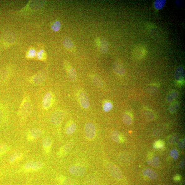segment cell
Segmentation results:
<instances>
[{
    "mask_svg": "<svg viewBox=\"0 0 185 185\" xmlns=\"http://www.w3.org/2000/svg\"><path fill=\"white\" fill-rule=\"evenodd\" d=\"M181 176L179 175H176L174 177V179L176 181H179L181 179Z\"/></svg>",
    "mask_w": 185,
    "mask_h": 185,
    "instance_id": "f35d334b",
    "label": "cell"
},
{
    "mask_svg": "<svg viewBox=\"0 0 185 185\" xmlns=\"http://www.w3.org/2000/svg\"><path fill=\"white\" fill-rule=\"evenodd\" d=\"M63 43L64 47L71 53H74L76 51L75 47L73 41L69 37L65 38L63 40Z\"/></svg>",
    "mask_w": 185,
    "mask_h": 185,
    "instance_id": "5bb4252c",
    "label": "cell"
},
{
    "mask_svg": "<svg viewBox=\"0 0 185 185\" xmlns=\"http://www.w3.org/2000/svg\"><path fill=\"white\" fill-rule=\"evenodd\" d=\"M170 155L174 159H176L178 158L179 154L176 149H173L170 152Z\"/></svg>",
    "mask_w": 185,
    "mask_h": 185,
    "instance_id": "8d00e7d4",
    "label": "cell"
},
{
    "mask_svg": "<svg viewBox=\"0 0 185 185\" xmlns=\"http://www.w3.org/2000/svg\"><path fill=\"white\" fill-rule=\"evenodd\" d=\"M164 145V142L162 140H159L154 144V148L160 149L163 148Z\"/></svg>",
    "mask_w": 185,
    "mask_h": 185,
    "instance_id": "e575fe53",
    "label": "cell"
},
{
    "mask_svg": "<svg viewBox=\"0 0 185 185\" xmlns=\"http://www.w3.org/2000/svg\"><path fill=\"white\" fill-rule=\"evenodd\" d=\"M149 165L153 167H157L159 165L160 162L159 157L157 156H154L147 161Z\"/></svg>",
    "mask_w": 185,
    "mask_h": 185,
    "instance_id": "cb8c5ba5",
    "label": "cell"
},
{
    "mask_svg": "<svg viewBox=\"0 0 185 185\" xmlns=\"http://www.w3.org/2000/svg\"><path fill=\"white\" fill-rule=\"evenodd\" d=\"M23 155L22 153H13L9 157V162L10 164H12L18 163L23 159Z\"/></svg>",
    "mask_w": 185,
    "mask_h": 185,
    "instance_id": "e0dca14e",
    "label": "cell"
},
{
    "mask_svg": "<svg viewBox=\"0 0 185 185\" xmlns=\"http://www.w3.org/2000/svg\"><path fill=\"white\" fill-rule=\"evenodd\" d=\"M73 145L74 142L72 140L67 142L58 150L57 155L59 157H62L66 155L73 148Z\"/></svg>",
    "mask_w": 185,
    "mask_h": 185,
    "instance_id": "30bf717a",
    "label": "cell"
},
{
    "mask_svg": "<svg viewBox=\"0 0 185 185\" xmlns=\"http://www.w3.org/2000/svg\"><path fill=\"white\" fill-rule=\"evenodd\" d=\"M179 107V104L177 102H173L169 106V111L171 113L175 112Z\"/></svg>",
    "mask_w": 185,
    "mask_h": 185,
    "instance_id": "836d02e7",
    "label": "cell"
},
{
    "mask_svg": "<svg viewBox=\"0 0 185 185\" xmlns=\"http://www.w3.org/2000/svg\"><path fill=\"white\" fill-rule=\"evenodd\" d=\"M36 51L35 49L33 48H30L27 52L26 57L28 59H32L36 56Z\"/></svg>",
    "mask_w": 185,
    "mask_h": 185,
    "instance_id": "f1b7e54d",
    "label": "cell"
},
{
    "mask_svg": "<svg viewBox=\"0 0 185 185\" xmlns=\"http://www.w3.org/2000/svg\"><path fill=\"white\" fill-rule=\"evenodd\" d=\"M113 71L120 76H123L125 74L126 71L124 67L119 62H115L112 66Z\"/></svg>",
    "mask_w": 185,
    "mask_h": 185,
    "instance_id": "9a60e30c",
    "label": "cell"
},
{
    "mask_svg": "<svg viewBox=\"0 0 185 185\" xmlns=\"http://www.w3.org/2000/svg\"><path fill=\"white\" fill-rule=\"evenodd\" d=\"M91 78L93 83L97 86L99 88H102L104 87V82L100 77L97 75L92 74L91 75Z\"/></svg>",
    "mask_w": 185,
    "mask_h": 185,
    "instance_id": "44dd1931",
    "label": "cell"
},
{
    "mask_svg": "<svg viewBox=\"0 0 185 185\" xmlns=\"http://www.w3.org/2000/svg\"><path fill=\"white\" fill-rule=\"evenodd\" d=\"M144 116L149 119H153L155 117L154 112L149 109H145L143 111Z\"/></svg>",
    "mask_w": 185,
    "mask_h": 185,
    "instance_id": "4dcf8cb0",
    "label": "cell"
},
{
    "mask_svg": "<svg viewBox=\"0 0 185 185\" xmlns=\"http://www.w3.org/2000/svg\"><path fill=\"white\" fill-rule=\"evenodd\" d=\"M122 120L125 124L130 125L131 124L133 121V118L132 115L129 113H126L123 114L122 117Z\"/></svg>",
    "mask_w": 185,
    "mask_h": 185,
    "instance_id": "d4e9b609",
    "label": "cell"
},
{
    "mask_svg": "<svg viewBox=\"0 0 185 185\" xmlns=\"http://www.w3.org/2000/svg\"><path fill=\"white\" fill-rule=\"evenodd\" d=\"M111 136V139L116 142L123 143L124 142V137L121 133L117 131H112Z\"/></svg>",
    "mask_w": 185,
    "mask_h": 185,
    "instance_id": "ac0fdd59",
    "label": "cell"
},
{
    "mask_svg": "<svg viewBox=\"0 0 185 185\" xmlns=\"http://www.w3.org/2000/svg\"><path fill=\"white\" fill-rule=\"evenodd\" d=\"M113 105L111 102L109 101H106L103 105V108L105 112H108L110 111L112 108Z\"/></svg>",
    "mask_w": 185,
    "mask_h": 185,
    "instance_id": "d6a6232c",
    "label": "cell"
},
{
    "mask_svg": "<svg viewBox=\"0 0 185 185\" xmlns=\"http://www.w3.org/2000/svg\"><path fill=\"white\" fill-rule=\"evenodd\" d=\"M61 24L59 21H56L51 26V28L54 32H58L60 30Z\"/></svg>",
    "mask_w": 185,
    "mask_h": 185,
    "instance_id": "f546056e",
    "label": "cell"
},
{
    "mask_svg": "<svg viewBox=\"0 0 185 185\" xmlns=\"http://www.w3.org/2000/svg\"><path fill=\"white\" fill-rule=\"evenodd\" d=\"M179 139V136L177 134L173 135L171 136L169 139V142L171 144L176 143Z\"/></svg>",
    "mask_w": 185,
    "mask_h": 185,
    "instance_id": "d590c367",
    "label": "cell"
},
{
    "mask_svg": "<svg viewBox=\"0 0 185 185\" xmlns=\"http://www.w3.org/2000/svg\"><path fill=\"white\" fill-rule=\"evenodd\" d=\"M99 49L102 53H106L109 50V45L108 40L103 37H99L96 40Z\"/></svg>",
    "mask_w": 185,
    "mask_h": 185,
    "instance_id": "9c48e42d",
    "label": "cell"
},
{
    "mask_svg": "<svg viewBox=\"0 0 185 185\" xmlns=\"http://www.w3.org/2000/svg\"><path fill=\"white\" fill-rule=\"evenodd\" d=\"M45 77L43 74H37L32 78V83L34 84H40L42 83L44 81Z\"/></svg>",
    "mask_w": 185,
    "mask_h": 185,
    "instance_id": "7402d4cb",
    "label": "cell"
},
{
    "mask_svg": "<svg viewBox=\"0 0 185 185\" xmlns=\"http://www.w3.org/2000/svg\"><path fill=\"white\" fill-rule=\"evenodd\" d=\"M106 166L108 172L113 177L118 180L122 179V174L121 171L114 164L109 163Z\"/></svg>",
    "mask_w": 185,
    "mask_h": 185,
    "instance_id": "5b68a950",
    "label": "cell"
},
{
    "mask_svg": "<svg viewBox=\"0 0 185 185\" xmlns=\"http://www.w3.org/2000/svg\"><path fill=\"white\" fill-rule=\"evenodd\" d=\"M144 175L148 177L151 180H154L157 177V173L151 169L147 168L143 171Z\"/></svg>",
    "mask_w": 185,
    "mask_h": 185,
    "instance_id": "603a6c76",
    "label": "cell"
},
{
    "mask_svg": "<svg viewBox=\"0 0 185 185\" xmlns=\"http://www.w3.org/2000/svg\"><path fill=\"white\" fill-rule=\"evenodd\" d=\"M64 66L69 80L71 81H75L76 80L77 77L76 70L71 65L66 62H65Z\"/></svg>",
    "mask_w": 185,
    "mask_h": 185,
    "instance_id": "8fae6325",
    "label": "cell"
},
{
    "mask_svg": "<svg viewBox=\"0 0 185 185\" xmlns=\"http://www.w3.org/2000/svg\"><path fill=\"white\" fill-rule=\"evenodd\" d=\"M42 130L37 128H32L29 130L27 132L26 139L29 141L39 139L43 135Z\"/></svg>",
    "mask_w": 185,
    "mask_h": 185,
    "instance_id": "8992f818",
    "label": "cell"
},
{
    "mask_svg": "<svg viewBox=\"0 0 185 185\" xmlns=\"http://www.w3.org/2000/svg\"><path fill=\"white\" fill-rule=\"evenodd\" d=\"M69 170V172L74 175L80 176L83 175L86 171L85 167L81 165H73L70 166Z\"/></svg>",
    "mask_w": 185,
    "mask_h": 185,
    "instance_id": "7c38bea8",
    "label": "cell"
},
{
    "mask_svg": "<svg viewBox=\"0 0 185 185\" xmlns=\"http://www.w3.org/2000/svg\"><path fill=\"white\" fill-rule=\"evenodd\" d=\"M9 150V147L5 144H0V158L5 155Z\"/></svg>",
    "mask_w": 185,
    "mask_h": 185,
    "instance_id": "83f0119b",
    "label": "cell"
},
{
    "mask_svg": "<svg viewBox=\"0 0 185 185\" xmlns=\"http://www.w3.org/2000/svg\"><path fill=\"white\" fill-rule=\"evenodd\" d=\"M166 1H156L154 2V7L157 10L162 9L166 3Z\"/></svg>",
    "mask_w": 185,
    "mask_h": 185,
    "instance_id": "1f68e13d",
    "label": "cell"
},
{
    "mask_svg": "<svg viewBox=\"0 0 185 185\" xmlns=\"http://www.w3.org/2000/svg\"><path fill=\"white\" fill-rule=\"evenodd\" d=\"M53 140L50 137L46 136L43 138L42 145L44 151L46 154H49L52 147Z\"/></svg>",
    "mask_w": 185,
    "mask_h": 185,
    "instance_id": "4fadbf2b",
    "label": "cell"
},
{
    "mask_svg": "<svg viewBox=\"0 0 185 185\" xmlns=\"http://www.w3.org/2000/svg\"><path fill=\"white\" fill-rule=\"evenodd\" d=\"M178 94V92L176 91L170 92L167 96V101L169 102H173L177 97Z\"/></svg>",
    "mask_w": 185,
    "mask_h": 185,
    "instance_id": "4316f807",
    "label": "cell"
},
{
    "mask_svg": "<svg viewBox=\"0 0 185 185\" xmlns=\"http://www.w3.org/2000/svg\"><path fill=\"white\" fill-rule=\"evenodd\" d=\"M36 56L38 59L41 61H45L46 59L45 51L43 49L37 51Z\"/></svg>",
    "mask_w": 185,
    "mask_h": 185,
    "instance_id": "484cf974",
    "label": "cell"
},
{
    "mask_svg": "<svg viewBox=\"0 0 185 185\" xmlns=\"http://www.w3.org/2000/svg\"><path fill=\"white\" fill-rule=\"evenodd\" d=\"M44 166V163L41 161H31L24 164L20 170L24 173L32 172L42 169Z\"/></svg>",
    "mask_w": 185,
    "mask_h": 185,
    "instance_id": "6da1fadb",
    "label": "cell"
},
{
    "mask_svg": "<svg viewBox=\"0 0 185 185\" xmlns=\"http://www.w3.org/2000/svg\"><path fill=\"white\" fill-rule=\"evenodd\" d=\"M32 105L30 99L26 97L22 102L20 110V114L22 118H26L30 114L31 111Z\"/></svg>",
    "mask_w": 185,
    "mask_h": 185,
    "instance_id": "7a4b0ae2",
    "label": "cell"
},
{
    "mask_svg": "<svg viewBox=\"0 0 185 185\" xmlns=\"http://www.w3.org/2000/svg\"><path fill=\"white\" fill-rule=\"evenodd\" d=\"M2 116V110L1 106H0V120H1Z\"/></svg>",
    "mask_w": 185,
    "mask_h": 185,
    "instance_id": "ab89813d",
    "label": "cell"
},
{
    "mask_svg": "<svg viewBox=\"0 0 185 185\" xmlns=\"http://www.w3.org/2000/svg\"><path fill=\"white\" fill-rule=\"evenodd\" d=\"M85 135L89 140H93L96 135V130L93 123L88 122L85 125L84 128Z\"/></svg>",
    "mask_w": 185,
    "mask_h": 185,
    "instance_id": "52a82bcc",
    "label": "cell"
},
{
    "mask_svg": "<svg viewBox=\"0 0 185 185\" xmlns=\"http://www.w3.org/2000/svg\"><path fill=\"white\" fill-rule=\"evenodd\" d=\"M1 173H0V177H1Z\"/></svg>",
    "mask_w": 185,
    "mask_h": 185,
    "instance_id": "b9f144b4",
    "label": "cell"
},
{
    "mask_svg": "<svg viewBox=\"0 0 185 185\" xmlns=\"http://www.w3.org/2000/svg\"><path fill=\"white\" fill-rule=\"evenodd\" d=\"M77 97L81 107L85 109L88 108L90 106V102L86 93L83 91H79Z\"/></svg>",
    "mask_w": 185,
    "mask_h": 185,
    "instance_id": "ba28073f",
    "label": "cell"
},
{
    "mask_svg": "<svg viewBox=\"0 0 185 185\" xmlns=\"http://www.w3.org/2000/svg\"><path fill=\"white\" fill-rule=\"evenodd\" d=\"M184 70L183 68L181 67H178L175 74V78L178 82H181L183 81L185 74Z\"/></svg>",
    "mask_w": 185,
    "mask_h": 185,
    "instance_id": "d6986e66",
    "label": "cell"
},
{
    "mask_svg": "<svg viewBox=\"0 0 185 185\" xmlns=\"http://www.w3.org/2000/svg\"><path fill=\"white\" fill-rule=\"evenodd\" d=\"M178 145L181 148H184L185 146V140H181L178 144Z\"/></svg>",
    "mask_w": 185,
    "mask_h": 185,
    "instance_id": "74e56055",
    "label": "cell"
},
{
    "mask_svg": "<svg viewBox=\"0 0 185 185\" xmlns=\"http://www.w3.org/2000/svg\"><path fill=\"white\" fill-rule=\"evenodd\" d=\"M76 129L77 126L75 123L73 121H70L66 126L65 132L67 135H70L74 133Z\"/></svg>",
    "mask_w": 185,
    "mask_h": 185,
    "instance_id": "ffe728a7",
    "label": "cell"
},
{
    "mask_svg": "<svg viewBox=\"0 0 185 185\" xmlns=\"http://www.w3.org/2000/svg\"><path fill=\"white\" fill-rule=\"evenodd\" d=\"M146 53V49L141 46L136 47L133 51V55L138 59H141L145 57Z\"/></svg>",
    "mask_w": 185,
    "mask_h": 185,
    "instance_id": "2e32d148",
    "label": "cell"
},
{
    "mask_svg": "<svg viewBox=\"0 0 185 185\" xmlns=\"http://www.w3.org/2000/svg\"><path fill=\"white\" fill-rule=\"evenodd\" d=\"M65 114L63 111L58 110L54 112L50 118L51 123L54 126L60 125L64 121Z\"/></svg>",
    "mask_w": 185,
    "mask_h": 185,
    "instance_id": "3957f363",
    "label": "cell"
},
{
    "mask_svg": "<svg viewBox=\"0 0 185 185\" xmlns=\"http://www.w3.org/2000/svg\"><path fill=\"white\" fill-rule=\"evenodd\" d=\"M184 162H181L180 164V166L181 167H183L184 166Z\"/></svg>",
    "mask_w": 185,
    "mask_h": 185,
    "instance_id": "60d3db41",
    "label": "cell"
},
{
    "mask_svg": "<svg viewBox=\"0 0 185 185\" xmlns=\"http://www.w3.org/2000/svg\"><path fill=\"white\" fill-rule=\"evenodd\" d=\"M54 97L52 92H49L44 96L42 101L43 108L45 110L50 109L53 105Z\"/></svg>",
    "mask_w": 185,
    "mask_h": 185,
    "instance_id": "277c9868",
    "label": "cell"
}]
</instances>
